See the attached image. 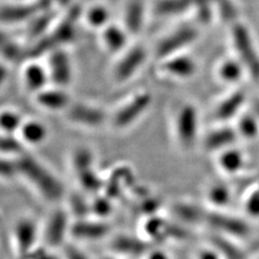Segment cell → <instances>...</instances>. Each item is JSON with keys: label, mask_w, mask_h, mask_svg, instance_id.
<instances>
[{"label": "cell", "mask_w": 259, "mask_h": 259, "mask_svg": "<svg viewBox=\"0 0 259 259\" xmlns=\"http://www.w3.org/2000/svg\"><path fill=\"white\" fill-rule=\"evenodd\" d=\"M18 176L25 182L37 196L48 202L56 204L64 199L65 187L50 168L41 161L24 153L16 159Z\"/></svg>", "instance_id": "cell-1"}, {"label": "cell", "mask_w": 259, "mask_h": 259, "mask_svg": "<svg viewBox=\"0 0 259 259\" xmlns=\"http://www.w3.org/2000/svg\"><path fill=\"white\" fill-rule=\"evenodd\" d=\"M152 104V94L147 90L137 91L109 113V126L123 132L137 124L147 113Z\"/></svg>", "instance_id": "cell-2"}, {"label": "cell", "mask_w": 259, "mask_h": 259, "mask_svg": "<svg viewBox=\"0 0 259 259\" xmlns=\"http://www.w3.org/2000/svg\"><path fill=\"white\" fill-rule=\"evenodd\" d=\"M64 117L71 125L93 131L109 124V113L101 106L87 102H72Z\"/></svg>", "instance_id": "cell-3"}, {"label": "cell", "mask_w": 259, "mask_h": 259, "mask_svg": "<svg viewBox=\"0 0 259 259\" xmlns=\"http://www.w3.org/2000/svg\"><path fill=\"white\" fill-rule=\"evenodd\" d=\"M148 52L143 45L130 46L126 50L117 56L112 65L111 79L117 84H123L131 81L147 62Z\"/></svg>", "instance_id": "cell-4"}, {"label": "cell", "mask_w": 259, "mask_h": 259, "mask_svg": "<svg viewBox=\"0 0 259 259\" xmlns=\"http://www.w3.org/2000/svg\"><path fill=\"white\" fill-rule=\"evenodd\" d=\"M46 66L51 85L68 89L74 79V65L66 48L55 49L49 53Z\"/></svg>", "instance_id": "cell-5"}, {"label": "cell", "mask_w": 259, "mask_h": 259, "mask_svg": "<svg viewBox=\"0 0 259 259\" xmlns=\"http://www.w3.org/2000/svg\"><path fill=\"white\" fill-rule=\"evenodd\" d=\"M135 184V174L131 166L121 164L111 169L107 178H104L103 192L113 201L122 198Z\"/></svg>", "instance_id": "cell-6"}, {"label": "cell", "mask_w": 259, "mask_h": 259, "mask_svg": "<svg viewBox=\"0 0 259 259\" xmlns=\"http://www.w3.org/2000/svg\"><path fill=\"white\" fill-rule=\"evenodd\" d=\"M21 82L24 90L31 96L50 85L46 64L36 59H27L22 67Z\"/></svg>", "instance_id": "cell-7"}, {"label": "cell", "mask_w": 259, "mask_h": 259, "mask_svg": "<svg viewBox=\"0 0 259 259\" xmlns=\"http://www.w3.org/2000/svg\"><path fill=\"white\" fill-rule=\"evenodd\" d=\"M197 38V30L186 26L174 30L171 34L162 38L157 44L155 54L159 61L175 55L185 47L190 45Z\"/></svg>", "instance_id": "cell-8"}, {"label": "cell", "mask_w": 259, "mask_h": 259, "mask_svg": "<svg viewBox=\"0 0 259 259\" xmlns=\"http://www.w3.org/2000/svg\"><path fill=\"white\" fill-rule=\"evenodd\" d=\"M38 108L48 112H65L74 102L67 89L49 85L42 91L32 96Z\"/></svg>", "instance_id": "cell-9"}, {"label": "cell", "mask_w": 259, "mask_h": 259, "mask_svg": "<svg viewBox=\"0 0 259 259\" xmlns=\"http://www.w3.org/2000/svg\"><path fill=\"white\" fill-rule=\"evenodd\" d=\"M69 216L67 209L55 208L49 216L45 228V241L48 246L59 247L63 245L70 230Z\"/></svg>", "instance_id": "cell-10"}, {"label": "cell", "mask_w": 259, "mask_h": 259, "mask_svg": "<svg viewBox=\"0 0 259 259\" xmlns=\"http://www.w3.org/2000/svg\"><path fill=\"white\" fill-rule=\"evenodd\" d=\"M40 12L37 2L26 3L25 0H16V3L0 6V24L2 25H15L31 21Z\"/></svg>", "instance_id": "cell-11"}, {"label": "cell", "mask_w": 259, "mask_h": 259, "mask_svg": "<svg viewBox=\"0 0 259 259\" xmlns=\"http://www.w3.org/2000/svg\"><path fill=\"white\" fill-rule=\"evenodd\" d=\"M176 136L183 148L189 149L196 142L197 136V111L191 105H186L176 118Z\"/></svg>", "instance_id": "cell-12"}, {"label": "cell", "mask_w": 259, "mask_h": 259, "mask_svg": "<svg viewBox=\"0 0 259 259\" xmlns=\"http://www.w3.org/2000/svg\"><path fill=\"white\" fill-rule=\"evenodd\" d=\"M130 36L122 25L110 23L100 31L101 45L105 52L116 55L122 53L130 47Z\"/></svg>", "instance_id": "cell-13"}, {"label": "cell", "mask_w": 259, "mask_h": 259, "mask_svg": "<svg viewBox=\"0 0 259 259\" xmlns=\"http://www.w3.org/2000/svg\"><path fill=\"white\" fill-rule=\"evenodd\" d=\"M37 238V226L35 222L27 217H23L16 222L13 228V239L16 249L21 256H27L34 246Z\"/></svg>", "instance_id": "cell-14"}, {"label": "cell", "mask_w": 259, "mask_h": 259, "mask_svg": "<svg viewBox=\"0 0 259 259\" xmlns=\"http://www.w3.org/2000/svg\"><path fill=\"white\" fill-rule=\"evenodd\" d=\"M110 231L107 223L100 220H77L70 226L69 233L78 240L94 241L106 237Z\"/></svg>", "instance_id": "cell-15"}, {"label": "cell", "mask_w": 259, "mask_h": 259, "mask_svg": "<svg viewBox=\"0 0 259 259\" xmlns=\"http://www.w3.org/2000/svg\"><path fill=\"white\" fill-rule=\"evenodd\" d=\"M18 137L25 147H39L49 137L48 126L38 119H25L18 133Z\"/></svg>", "instance_id": "cell-16"}, {"label": "cell", "mask_w": 259, "mask_h": 259, "mask_svg": "<svg viewBox=\"0 0 259 259\" xmlns=\"http://www.w3.org/2000/svg\"><path fill=\"white\" fill-rule=\"evenodd\" d=\"M146 7L142 0H130L124 8L122 25L130 36L141 34L146 23Z\"/></svg>", "instance_id": "cell-17"}, {"label": "cell", "mask_w": 259, "mask_h": 259, "mask_svg": "<svg viewBox=\"0 0 259 259\" xmlns=\"http://www.w3.org/2000/svg\"><path fill=\"white\" fill-rule=\"evenodd\" d=\"M159 70L162 74L174 78H188L196 71V64L185 55H172L160 61Z\"/></svg>", "instance_id": "cell-18"}, {"label": "cell", "mask_w": 259, "mask_h": 259, "mask_svg": "<svg viewBox=\"0 0 259 259\" xmlns=\"http://www.w3.org/2000/svg\"><path fill=\"white\" fill-rule=\"evenodd\" d=\"M111 248L113 249V252L118 254L136 258L148 254L149 245L147 241L132 236H126V234H121V236L113 239Z\"/></svg>", "instance_id": "cell-19"}, {"label": "cell", "mask_w": 259, "mask_h": 259, "mask_svg": "<svg viewBox=\"0 0 259 259\" xmlns=\"http://www.w3.org/2000/svg\"><path fill=\"white\" fill-rule=\"evenodd\" d=\"M27 60V51L9 36V34L0 29V61L7 64H16Z\"/></svg>", "instance_id": "cell-20"}, {"label": "cell", "mask_w": 259, "mask_h": 259, "mask_svg": "<svg viewBox=\"0 0 259 259\" xmlns=\"http://www.w3.org/2000/svg\"><path fill=\"white\" fill-rule=\"evenodd\" d=\"M236 35V41L241 55L244 59V62L247 64V66L252 69L253 74L257 77L259 76V60L252 47V44L249 42V38L247 32L243 27H239L234 31Z\"/></svg>", "instance_id": "cell-21"}, {"label": "cell", "mask_w": 259, "mask_h": 259, "mask_svg": "<svg viewBox=\"0 0 259 259\" xmlns=\"http://www.w3.org/2000/svg\"><path fill=\"white\" fill-rule=\"evenodd\" d=\"M75 177L79 190L81 192L85 194H91V196H96V194L103 192L104 177L99 174L95 167L81 172L75 175Z\"/></svg>", "instance_id": "cell-22"}, {"label": "cell", "mask_w": 259, "mask_h": 259, "mask_svg": "<svg viewBox=\"0 0 259 259\" xmlns=\"http://www.w3.org/2000/svg\"><path fill=\"white\" fill-rule=\"evenodd\" d=\"M82 19L89 28L101 31L110 24V12L106 6L94 4L82 12Z\"/></svg>", "instance_id": "cell-23"}, {"label": "cell", "mask_w": 259, "mask_h": 259, "mask_svg": "<svg viewBox=\"0 0 259 259\" xmlns=\"http://www.w3.org/2000/svg\"><path fill=\"white\" fill-rule=\"evenodd\" d=\"M95 155L88 146H77L69 156V165L74 175L94 167Z\"/></svg>", "instance_id": "cell-24"}, {"label": "cell", "mask_w": 259, "mask_h": 259, "mask_svg": "<svg viewBox=\"0 0 259 259\" xmlns=\"http://www.w3.org/2000/svg\"><path fill=\"white\" fill-rule=\"evenodd\" d=\"M204 218L210 225L214 226L215 228L229 232L231 234H236V236H245L248 231L247 226L244 223L238 220H233V218L225 217L223 215L217 214H207L204 215Z\"/></svg>", "instance_id": "cell-25"}, {"label": "cell", "mask_w": 259, "mask_h": 259, "mask_svg": "<svg viewBox=\"0 0 259 259\" xmlns=\"http://www.w3.org/2000/svg\"><path fill=\"white\" fill-rule=\"evenodd\" d=\"M21 113L12 108L0 109V134L3 135H18L24 122Z\"/></svg>", "instance_id": "cell-26"}, {"label": "cell", "mask_w": 259, "mask_h": 259, "mask_svg": "<svg viewBox=\"0 0 259 259\" xmlns=\"http://www.w3.org/2000/svg\"><path fill=\"white\" fill-rule=\"evenodd\" d=\"M199 0H158L155 12L161 16H171L185 12Z\"/></svg>", "instance_id": "cell-27"}, {"label": "cell", "mask_w": 259, "mask_h": 259, "mask_svg": "<svg viewBox=\"0 0 259 259\" xmlns=\"http://www.w3.org/2000/svg\"><path fill=\"white\" fill-rule=\"evenodd\" d=\"M25 149L18 135L0 134V156L18 159L25 153Z\"/></svg>", "instance_id": "cell-28"}, {"label": "cell", "mask_w": 259, "mask_h": 259, "mask_svg": "<svg viewBox=\"0 0 259 259\" xmlns=\"http://www.w3.org/2000/svg\"><path fill=\"white\" fill-rule=\"evenodd\" d=\"M113 202L104 193L96 194L90 202V215H94L95 220L100 221L109 217L113 212Z\"/></svg>", "instance_id": "cell-29"}, {"label": "cell", "mask_w": 259, "mask_h": 259, "mask_svg": "<svg viewBox=\"0 0 259 259\" xmlns=\"http://www.w3.org/2000/svg\"><path fill=\"white\" fill-rule=\"evenodd\" d=\"M68 213L75 215L78 220L87 218V215H90V202H88L80 194H72L68 200Z\"/></svg>", "instance_id": "cell-30"}, {"label": "cell", "mask_w": 259, "mask_h": 259, "mask_svg": "<svg viewBox=\"0 0 259 259\" xmlns=\"http://www.w3.org/2000/svg\"><path fill=\"white\" fill-rule=\"evenodd\" d=\"M137 201H139V203H137V212L144 217H151L157 215V212L161 206L160 200L151 197L150 194H147V196Z\"/></svg>", "instance_id": "cell-31"}, {"label": "cell", "mask_w": 259, "mask_h": 259, "mask_svg": "<svg viewBox=\"0 0 259 259\" xmlns=\"http://www.w3.org/2000/svg\"><path fill=\"white\" fill-rule=\"evenodd\" d=\"M243 99H244V96H243V94L241 93H237L233 96H231L230 99L227 100L220 107V109H218V117L229 118L232 115H234V113L237 112V110L240 108Z\"/></svg>", "instance_id": "cell-32"}, {"label": "cell", "mask_w": 259, "mask_h": 259, "mask_svg": "<svg viewBox=\"0 0 259 259\" xmlns=\"http://www.w3.org/2000/svg\"><path fill=\"white\" fill-rule=\"evenodd\" d=\"M18 176L16 159L0 156V181H10Z\"/></svg>", "instance_id": "cell-33"}, {"label": "cell", "mask_w": 259, "mask_h": 259, "mask_svg": "<svg viewBox=\"0 0 259 259\" xmlns=\"http://www.w3.org/2000/svg\"><path fill=\"white\" fill-rule=\"evenodd\" d=\"M234 140V133L231 130H224L221 132H215L208 136L206 140V146L208 148H220L221 146L229 144Z\"/></svg>", "instance_id": "cell-34"}, {"label": "cell", "mask_w": 259, "mask_h": 259, "mask_svg": "<svg viewBox=\"0 0 259 259\" xmlns=\"http://www.w3.org/2000/svg\"><path fill=\"white\" fill-rule=\"evenodd\" d=\"M222 164L228 171H237L242 165V157L237 151H229L224 155L222 159Z\"/></svg>", "instance_id": "cell-35"}, {"label": "cell", "mask_w": 259, "mask_h": 259, "mask_svg": "<svg viewBox=\"0 0 259 259\" xmlns=\"http://www.w3.org/2000/svg\"><path fill=\"white\" fill-rule=\"evenodd\" d=\"M240 74H241V69L239 67V65L236 63H227L222 68V76L226 80H229V81L237 80L240 77Z\"/></svg>", "instance_id": "cell-36"}, {"label": "cell", "mask_w": 259, "mask_h": 259, "mask_svg": "<svg viewBox=\"0 0 259 259\" xmlns=\"http://www.w3.org/2000/svg\"><path fill=\"white\" fill-rule=\"evenodd\" d=\"M240 128L242 133L246 136H254L257 133V124L255 120L250 117H245L241 120Z\"/></svg>", "instance_id": "cell-37"}, {"label": "cell", "mask_w": 259, "mask_h": 259, "mask_svg": "<svg viewBox=\"0 0 259 259\" xmlns=\"http://www.w3.org/2000/svg\"><path fill=\"white\" fill-rule=\"evenodd\" d=\"M210 196V200H212L214 203L217 204H224L228 201V190L224 187H215L212 189L209 193Z\"/></svg>", "instance_id": "cell-38"}, {"label": "cell", "mask_w": 259, "mask_h": 259, "mask_svg": "<svg viewBox=\"0 0 259 259\" xmlns=\"http://www.w3.org/2000/svg\"><path fill=\"white\" fill-rule=\"evenodd\" d=\"M65 259H89V257L76 246L67 245L64 248Z\"/></svg>", "instance_id": "cell-39"}, {"label": "cell", "mask_w": 259, "mask_h": 259, "mask_svg": "<svg viewBox=\"0 0 259 259\" xmlns=\"http://www.w3.org/2000/svg\"><path fill=\"white\" fill-rule=\"evenodd\" d=\"M26 259H59L56 256H54L53 254H50L46 249L42 248H35L34 250L25 256Z\"/></svg>", "instance_id": "cell-40"}, {"label": "cell", "mask_w": 259, "mask_h": 259, "mask_svg": "<svg viewBox=\"0 0 259 259\" xmlns=\"http://www.w3.org/2000/svg\"><path fill=\"white\" fill-rule=\"evenodd\" d=\"M247 210L253 216H259V191L253 194V197L249 199L247 203Z\"/></svg>", "instance_id": "cell-41"}, {"label": "cell", "mask_w": 259, "mask_h": 259, "mask_svg": "<svg viewBox=\"0 0 259 259\" xmlns=\"http://www.w3.org/2000/svg\"><path fill=\"white\" fill-rule=\"evenodd\" d=\"M198 259H223V257L216 249H202L198 255Z\"/></svg>", "instance_id": "cell-42"}, {"label": "cell", "mask_w": 259, "mask_h": 259, "mask_svg": "<svg viewBox=\"0 0 259 259\" xmlns=\"http://www.w3.org/2000/svg\"><path fill=\"white\" fill-rule=\"evenodd\" d=\"M8 78H9V69H8V64L0 61V89H2L6 82Z\"/></svg>", "instance_id": "cell-43"}, {"label": "cell", "mask_w": 259, "mask_h": 259, "mask_svg": "<svg viewBox=\"0 0 259 259\" xmlns=\"http://www.w3.org/2000/svg\"><path fill=\"white\" fill-rule=\"evenodd\" d=\"M148 259H169V257L165 252H163V250L156 249L148 252Z\"/></svg>", "instance_id": "cell-44"}, {"label": "cell", "mask_w": 259, "mask_h": 259, "mask_svg": "<svg viewBox=\"0 0 259 259\" xmlns=\"http://www.w3.org/2000/svg\"><path fill=\"white\" fill-rule=\"evenodd\" d=\"M53 2H54V4H58L59 6H61L63 8H69L71 0H53Z\"/></svg>", "instance_id": "cell-45"}, {"label": "cell", "mask_w": 259, "mask_h": 259, "mask_svg": "<svg viewBox=\"0 0 259 259\" xmlns=\"http://www.w3.org/2000/svg\"><path fill=\"white\" fill-rule=\"evenodd\" d=\"M256 111L258 112V115H259V102L256 104Z\"/></svg>", "instance_id": "cell-46"}, {"label": "cell", "mask_w": 259, "mask_h": 259, "mask_svg": "<svg viewBox=\"0 0 259 259\" xmlns=\"http://www.w3.org/2000/svg\"><path fill=\"white\" fill-rule=\"evenodd\" d=\"M103 259H113V258H111V257H105V258H103Z\"/></svg>", "instance_id": "cell-47"}]
</instances>
